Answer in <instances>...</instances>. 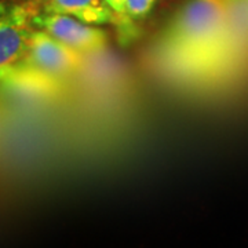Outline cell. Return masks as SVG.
I'll return each mask as SVG.
<instances>
[{
    "label": "cell",
    "mask_w": 248,
    "mask_h": 248,
    "mask_svg": "<svg viewBox=\"0 0 248 248\" xmlns=\"http://www.w3.org/2000/svg\"><path fill=\"white\" fill-rule=\"evenodd\" d=\"M105 3L108 4V7L112 10V13L115 16V19L119 21L122 18V16H123L125 0H105Z\"/></svg>",
    "instance_id": "ba28073f"
},
{
    "label": "cell",
    "mask_w": 248,
    "mask_h": 248,
    "mask_svg": "<svg viewBox=\"0 0 248 248\" xmlns=\"http://www.w3.org/2000/svg\"><path fill=\"white\" fill-rule=\"evenodd\" d=\"M21 62L55 79H63L84 65V54L63 45L42 29L32 32L25 58Z\"/></svg>",
    "instance_id": "7a4b0ae2"
},
{
    "label": "cell",
    "mask_w": 248,
    "mask_h": 248,
    "mask_svg": "<svg viewBox=\"0 0 248 248\" xmlns=\"http://www.w3.org/2000/svg\"><path fill=\"white\" fill-rule=\"evenodd\" d=\"M10 97L25 102H43L61 93V80L36 71L24 62L10 66L0 81Z\"/></svg>",
    "instance_id": "5b68a950"
},
{
    "label": "cell",
    "mask_w": 248,
    "mask_h": 248,
    "mask_svg": "<svg viewBox=\"0 0 248 248\" xmlns=\"http://www.w3.org/2000/svg\"><path fill=\"white\" fill-rule=\"evenodd\" d=\"M32 24L36 29L45 31L84 55L101 53L107 48L108 40L104 31L66 14L37 11Z\"/></svg>",
    "instance_id": "277c9868"
},
{
    "label": "cell",
    "mask_w": 248,
    "mask_h": 248,
    "mask_svg": "<svg viewBox=\"0 0 248 248\" xmlns=\"http://www.w3.org/2000/svg\"><path fill=\"white\" fill-rule=\"evenodd\" d=\"M231 0H189L167 28L166 45L184 54H213L222 50Z\"/></svg>",
    "instance_id": "6da1fadb"
},
{
    "label": "cell",
    "mask_w": 248,
    "mask_h": 248,
    "mask_svg": "<svg viewBox=\"0 0 248 248\" xmlns=\"http://www.w3.org/2000/svg\"><path fill=\"white\" fill-rule=\"evenodd\" d=\"M7 69H9V68H7ZM7 69H0V81H1V79L4 78V75H6Z\"/></svg>",
    "instance_id": "9c48e42d"
},
{
    "label": "cell",
    "mask_w": 248,
    "mask_h": 248,
    "mask_svg": "<svg viewBox=\"0 0 248 248\" xmlns=\"http://www.w3.org/2000/svg\"><path fill=\"white\" fill-rule=\"evenodd\" d=\"M36 13L33 0L25 4H0V69L14 66L25 58Z\"/></svg>",
    "instance_id": "3957f363"
},
{
    "label": "cell",
    "mask_w": 248,
    "mask_h": 248,
    "mask_svg": "<svg viewBox=\"0 0 248 248\" xmlns=\"http://www.w3.org/2000/svg\"><path fill=\"white\" fill-rule=\"evenodd\" d=\"M42 10L45 13L66 14L90 25L115 21V16L105 0H42Z\"/></svg>",
    "instance_id": "8992f818"
},
{
    "label": "cell",
    "mask_w": 248,
    "mask_h": 248,
    "mask_svg": "<svg viewBox=\"0 0 248 248\" xmlns=\"http://www.w3.org/2000/svg\"><path fill=\"white\" fill-rule=\"evenodd\" d=\"M155 1L156 0H125L123 16L119 21L124 24V22H131L135 19H141L151 11Z\"/></svg>",
    "instance_id": "52a82bcc"
}]
</instances>
